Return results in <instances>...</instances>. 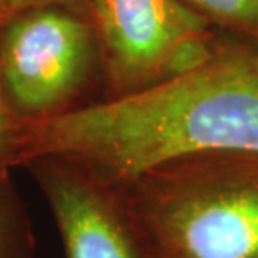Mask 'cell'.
Listing matches in <instances>:
<instances>
[{"label": "cell", "mask_w": 258, "mask_h": 258, "mask_svg": "<svg viewBox=\"0 0 258 258\" xmlns=\"http://www.w3.org/2000/svg\"><path fill=\"white\" fill-rule=\"evenodd\" d=\"M258 153V44L218 40L205 62L133 94L25 122L17 168L42 156L124 184L171 159Z\"/></svg>", "instance_id": "6da1fadb"}, {"label": "cell", "mask_w": 258, "mask_h": 258, "mask_svg": "<svg viewBox=\"0 0 258 258\" xmlns=\"http://www.w3.org/2000/svg\"><path fill=\"white\" fill-rule=\"evenodd\" d=\"M117 186L141 258H258V153L188 154Z\"/></svg>", "instance_id": "7a4b0ae2"}, {"label": "cell", "mask_w": 258, "mask_h": 258, "mask_svg": "<svg viewBox=\"0 0 258 258\" xmlns=\"http://www.w3.org/2000/svg\"><path fill=\"white\" fill-rule=\"evenodd\" d=\"M101 55L89 19L44 5L19 10L0 25V81L22 122H39L91 104Z\"/></svg>", "instance_id": "3957f363"}, {"label": "cell", "mask_w": 258, "mask_h": 258, "mask_svg": "<svg viewBox=\"0 0 258 258\" xmlns=\"http://www.w3.org/2000/svg\"><path fill=\"white\" fill-rule=\"evenodd\" d=\"M102 66L104 97H121L183 74L220 39L179 0H87Z\"/></svg>", "instance_id": "277c9868"}, {"label": "cell", "mask_w": 258, "mask_h": 258, "mask_svg": "<svg viewBox=\"0 0 258 258\" xmlns=\"http://www.w3.org/2000/svg\"><path fill=\"white\" fill-rule=\"evenodd\" d=\"M24 168L45 196L66 258H141L117 184L55 156Z\"/></svg>", "instance_id": "5b68a950"}, {"label": "cell", "mask_w": 258, "mask_h": 258, "mask_svg": "<svg viewBox=\"0 0 258 258\" xmlns=\"http://www.w3.org/2000/svg\"><path fill=\"white\" fill-rule=\"evenodd\" d=\"M0 258H35L32 220L10 171H0Z\"/></svg>", "instance_id": "8992f818"}, {"label": "cell", "mask_w": 258, "mask_h": 258, "mask_svg": "<svg viewBox=\"0 0 258 258\" xmlns=\"http://www.w3.org/2000/svg\"><path fill=\"white\" fill-rule=\"evenodd\" d=\"M211 27L258 44V0H179Z\"/></svg>", "instance_id": "52a82bcc"}, {"label": "cell", "mask_w": 258, "mask_h": 258, "mask_svg": "<svg viewBox=\"0 0 258 258\" xmlns=\"http://www.w3.org/2000/svg\"><path fill=\"white\" fill-rule=\"evenodd\" d=\"M24 122L10 109L0 81V171L17 168V154Z\"/></svg>", "instance_id": "ba28073f"}, {"label": "cell", "mask_w": 258, "mask_h": 258, "mask_svg": "<svg viewBox=\"0 0 258 258\" xmlns=\"http://www.w3.org/2000/svg\"><path fill=\"white\" fill-rule=\"evenodd\" d=\"M44 5H57L87 17V0H7V7L10 15L19 12V10L32 9V7H44ZM89 19V17H87Z\"/></svg>", "instance_id": "9c48e42d"}, {"label": "cell", "mask_w": 258, "mask_h": 258, "mask_svg": "<svg viewBox=\"0 0 258 258\" xmlns=\"http://www.w3.org/2000/svg\"><path fill=\"white\" fill-rule=\"evenodd\" d=\"M10 17L9 7H7V0H0V25Z\"/></svg>", "instance_id": "30bf717a"}]
</instances>
